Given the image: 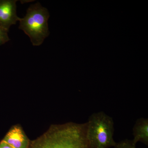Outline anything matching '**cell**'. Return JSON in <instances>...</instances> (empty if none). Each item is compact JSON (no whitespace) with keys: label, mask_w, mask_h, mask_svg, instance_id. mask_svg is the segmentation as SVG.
I'll list each match as a JSON object with an SVG mask.
<instances>
[{"label":"cell","mask_w":148,"mask_h":148,"mask_svg":"<svg viewBox=\"0 0 148 148\" xmlns=\"http://www.w3.org/2000/svg\"><path fill=\"white\" fill-rule=\"evenodd\" d=\"M49 16L47 9L38 3L30 6L25 16L20 18L19 29L29 37L34 46L41 45L48 36Z\"/></svg>","instance_id":"3"},{"label":"cell","mask_w":148,"mask_h":148,"mask_svg":"<svg viewBox=\"0 0 148 148\" xmlns=\"http://www.w3.org/2000/svg\"><path fill=\"white\" fill-rule=\"evenodd\" d=\"M86 123V136L91 148L114 147L113 119L103 112L92 114Z\"/></svg>","instance_id":"2"},{"label":"cell","mask_w":148,"mask_h":148,"mask_svg":"<svg viewBox=\"0 0 148 148\" xmlns=\"http://www.w3.org/2000/svg\"><path fill=\"white\" fill-rule=\"evenodd\" d=\"M29 148H91L86 136V123L51 125L42 135L30 141Z\"/></svg>","instance_id":"1"},{"label":"cell","mask_w":148,"mask_h":148,"mask_svg":"<svg viewBox=\"0 0 148 148\" xmlns=\"http://www.w3.org/2000/svg\"><path fill=\"white\" fill-rule=\"evenodd\" d=\"M8 32L7 30L0 27V45H2L9 40Z\"/></svg>","instance_id":"8"},{"label":"cell","mask_w":148,"mask_h":148,"mask_svg":"<svg viewBox=\"0 0 148 148\" xmlns=\"http://www.w3.org/2000/svg\"><path fill=\"white\" fill-rule=\"evenodd\" d=\"M16 1L0 0V27L9 31L20 18L16 14Z\"/></svg>","instance_id":"4"},{"label":"cell","mask_w":148,"mask_h":148,"mask_svg":"<svg viewBox=\"0 0 148 148\" xmlns=\"http://www.w3.org/2000/svg\"><path fill=\"white\" fill-rule=\"evenodd\" d=\"M134 139L132 140L136 145L138 142H141L147 145L148 144V119L147 118L138 119L133 127Z\"/></svg>","instance_id":"6"},{"label":"cell","mask_w":148,"mask_h":148,"mask_svg":"<svg viewBox=\"0 0 148 148\" xmlns=\"http://www.w3.org/2000/svg\"><path fill=\"white\" fill-rule=\"evenodd\" d=\"M115 148H136V145L133 143L132 140H124L116 143Z\"/></svg>","instance_id":"7"},{"label":"cell","mask_w":148,"mask_h":148,"mask_svg":"<svg viewBox=\"0 0 148 148\" xmlns=\"http://www.w3.org/2000/svg\"><path fill=\"white\" fill-rule=\"evenodd\" d=\"M0 148H13L10 146V145H9L7 143L3 141L2 140L0 142Z\"/></svg>","instance_id":"9"},{"label":"cell","mask_w":148,"mask_h":148,"mask_svg":"<svg viewBox=\"0 0 148 148\" xmlns=\"http://www.w3.org/2000/svg\"><path fill=\"white\" fill-rule=\"evenodd\" d=\"M2 140L13 148H29L31 141L18 124L12 125Z\"/></svg>","instance_id":"5"}]
</instances>
